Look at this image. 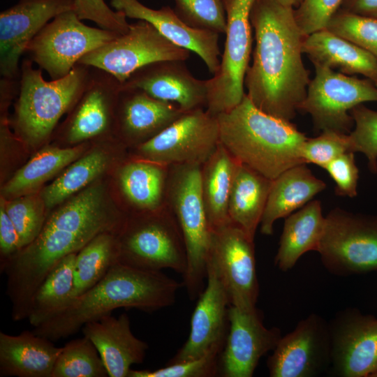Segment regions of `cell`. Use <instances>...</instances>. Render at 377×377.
I'll use <instances>...</instances> for the list:
<instances>
[{"label":"cell","mask_w":377,"mask_h":377,"mask_svg":"<svg viewBox=\"0 0 377 377\" xmlns=\"http://www.w3.org/2000/svg\"><path fill=\"white\" fill-rule=\"evenodd\" d=\"M325 224V216H323L319 200H311L286 217L274 265L286 272L305 253L317 251Z\"/></svg>","instance_id":"cell-28"},{"label":"cell","mask_w":377,"mask_h":377,"mask_svg":"<svg viewBox=\"0 0 377 377\" xmlns=\"http://www.w3.org/2000/svg\"><path fill=\"white\" fill-rule=\"evenodd\" d=\"M202 165L169 166L165 199L186 246L187 267L183 278L191 300L199 297L206 286L212 232L202 195Z\"/></svg>","instance_id":"cell-4"},{"label":"cell","mask_w":377,"mask_h":377,"mask_svg":"<svg viewBox=\"0 0 377 377\" xmlns=\"http://www.w3.org/2000/svg\"><path fill=\"white\" fill-rule=\"evenodd\" d=\"M350 114L354 127L348 133L353 152H361L368 161V168L377 173V111L363 103L354 107Z\"/></svg>","instance_id":"cell-38"},{"label":"cell","mask_w":377,"mask_h":377,"mask_svg":"<svg viewBox=\"0 0 377 377\" xmlns=\"http://www.w3.org/2000/svg\"><path fill=\"white\" fill-rule=\"evenodd\" d=\"M117 263V239L110 232L94 237L76 253L70 300L94 287Z\"/></svg>","instance_id":"cell-32"},{"label":"cell","mask_w":377,"mask_h":377,"mask_svg":"<svg viewBox=\"0 0 377 377\" xmlns=\"http://www.w3.org/2000/svg\"><path fill=\"white\" fill-rule=\"evenodd\" d=\"M121 86L141 89L156 99L175 104L184 112L206 109L207 105L208 80L195 77L184 61L149 64L133 73Z\"/></svg>","instance_id":"cell-19"},{"label":"cell","mask_w":377,"mask_h":377,"mask_svg":"<svg viewBox=\"0 0 377 377\" xmlns=\"http://www.w3.org/2000/svg\"><path fill=\"white\" fill-rule=\"evenodd\" d=\"M110 4L126 17L149 22L168 40L198 54L210 73L218 71L221 62L219 34L188 26L169 6L153 9L138 0H111Z\"/></svg>","instance_id":"cell-20"},{"label":"cell","mask_w":377,"mask_h":377,"mask_svg":"<svg viewBox=\"0 0 377 377\" xmlns=\"http://www.w3.org/2000/svg\"><path fill=\"white\" fill-rule=\"evenodd\" d=\"M74 11L79 18L94 22L99 28L119 35L129 29L126 16L121 11H114L104 0H75Z\"/></svg>","instance_id":"cell-43"},{"label":"cell","mask_w":377,"mask_h":377,"mask_svg":"<svg viewBox=\"0 0 377 377\" xmlns=\"http://www.w3.org/2000/svg\"><path fill=\"white\" fill-rule=\"evenodd\" d=\"M272 180L251 168L237 163L230 189V222L254 240L267 204Z\"/></svg>","instance_id":"cell-27"},{"label":"cell","mask_w":377,"mask_h":377,"mask_svg":"<svg viewBox=\"0 0 377 377\" xmlns=\"http://www.w3.org/2000/svg\"><path fill=\"white\" fill-rule=\"evenodd\" d=\"M32 331L0 332V376L51 377L61 347Z\"/></svg>","instance_id":"cell-24"},{"label":"cell","mask_w":377,"mask_h":377,"mask_svg":"<svg viewBox=\"0 0 377 377\" xmlns=\"http://www.w3.org/2000/svg\"><path fill=\"white\" fill-rule=\"evenodd\" d=\"M336 184L335 193L350 198L357 195L359 169L354 152L348 151L338 156L324 168Z\"/></svg>","instance_id":"cell-44"},{"label":"cell","mask_w":377,"mask_h":377,"mask_svg":"<svg viewBox=\"0 0 377 377\" xmlns=\"http://www.w3.org/2000/svg\"><path fill=\"white\" fill-rule=\"evenodd\" d=\"M119 34L82 22L73 10L46 24L29 43L26 52L52 80L67 75L81 58Z\"/></svg>","instance_id":"cell-10"},{"label":"cell","mask_w":377,"mask_h":377,"mask_svg":"<svg viewBox=\"0 0 377 377\" xmlns=\"http://www.w3.org/2000/svg\"><path fill=\"white\" fill-rule=\"evenodd\" d=\"M108 163L106 155L94 151L71 165L43 193L45 205L51 208L97 177Z\"/></svg>","instance_id":"cell-34"},{"label":"cell","mask_w":377,"mask_h":377,"mask_svg":"<svg viewBox=\"0 0 377 377\" xmlns=\"http://www.w3.org/2000/svg\"><path fill=\"white\" fill-rule=\"evenodd\" d=\"M326 187L302 163L288 168L272 180L267 204L260 221V232L271 235L274 222L302 208Z\"/></svg>","instance_id":"cell-25"},{"label":"cell","mask_w":377,"mask_h":377,"mask_svg":"<svg viewBox=\"0 0 377 377\" xmlns=\"http://www.w3.org/2000/svg\"><path fill=\"white\" fill-rule=\"evenodd\" d=\"M20 237L21 249L32 242L39 235L43 225L42 207L32 198H24L5 205Z\"/></svg>","instance_id":"cell-40"},{"label":"cell","mask_w":377,"mask_h":377,"mask_svg":"<svg viewBox=\"0 0 377 377\" xmlns=\"http://www.w3.org/2000/svg\"><path fill=\"white\" fill-rule=\"evenodd\" d=\"M250 20L256 45L245 75L246 94L261 111L290 121L311 80L294 9L274 0H255Z\"/></svg>","instance_id":"cell-1"},{"label":"cell","mask_w":377,"mask_h":377,"mask_svg":"<svg viewBox=\"0 0 377 377\" xmlns=\"http://www.w3.org/2000/svg\"><path fill=\"white\" fill-rule=\"evenodd\" d=\"M21 249L18 232L9 216L5 205L0 208V251L1 265L15 255Z\"/></svg>","instance_id":"cell-45"},{"label":"cell","mask_w":377,"mask_h":377,"mask_svg":"<svg viewBox=\"0 0 377 377\" xmlns=\"http://www.w3.org/2000/svg\"><path fill=\"white\" fill-rule=\"evenodd\" d=\"M76 253L62 258L47 273L35 291L27 318L34 327L54 317L68 305L73 287Z\"/></svg>","instance_id":"cell-31"},{"label":"cell","mask_w":377,"mask_h":377,"mask_svg":"<svg viewBox=\"0 0 377 377\" xmlns=\"http://www.w3.org/2000/svg\"><path fill=\"white\" fill-rule=\"evenodd\" d=\"M317 251L325 267L335 275L377 271V216L331 210Z\"/></svg>","instance_id":"cell-7"},{"label":"cell","mask_w":377,"mask_h":377,"mask_svg":"<svg viewBox=\"0 0 377 377\" xmlns=\"http://www.w3.org/2000/svg\"><path fill=\"white\" fill-rule=\"evenodd\" d=\"M174 10L188 26L220 34L226 31L223 0H174Z\"/></svg>","instance_id":"cell-37"},{"label":"cell","mask_w":377,"mask_h":377,"mask_svg":"<svg viewBox=\"0 0 377 377\" xmlns=\"http://www.w3.org/2000/svg\"><path fill=\"white\" fill-rule=\"evenodd\" d=\"M303 54L310 61L348 75L360 74L377 86V60L369 52L327 29L304 37Z\"/></svg>","instance_id":"cell-26"},{"label":"cell","mask_w":377,"mask_h":377,"mask_svg":"<svg viewBox=\"0 0 377 377\" xmlns=\"http://www.w3.org/2000/svg\"><path fill=\"white\" fill-rule=\"evenodd\" d=\"M190 51L165 38L149 22L138 20L128 31L84 55L77 64L103 70L121 84L149 64L165 60L186 61Z\"/></svg>","instance_id":"cell-11"},{"label":"cell","mask_w":377,"mask_h":377,"mask_svg":"<svg viewBox=\"0 0 377 377\" xmlns=\"http://www.w3.org/2000/svg\"><path fill=\"white\" fill-rule=\"evenodd\" d=\"M80 154L77 148L47 147L40 151L7 182L3 193L13 196L31 191L76 159Z\"/></svg>","instance_id":"cell-33"},{"label":"cell","mask_w":377,"mask_h":377,"mask_svg":"<svg viewBox=\"0 0 377 377\" xmlns=\"http://www.w3.org/2000/svg\"><path fill=\"white\" fill-rule=\"evenodd\" d=\"M343 0H302L294 10L296 22L306 37L325 29L332 17L339 10Z\"/></svg>","instance_id":"cell-42"},{"label":"cell","mask_w":377,"mask_h":377,"mask_svg":"<svg viewBox=\"0 0 377 377\" xmlns=\"http://www.w3.org/2000/svg\"><path fill=\"white\" fill-rule=\"evenodd\" d=\"M121 83L112 75L91 67L84 88L73 105L66 139L79 142L100 135L110 127Z\"/></svg>","instance_id":"cell-21"},{"label":"cell","mask_w":377,"mask_h":377,"mask_svg":"<svg viewBox=\"0 0 377 377\" xmlns=\"http://www.w3.org/2000/svg\"><path fill=\"white\" fill-rule=\"evenodd\" d=\"M82 331L96 348L110 377H128L131 366L144 361L148 345L133 334L126 313L105 315L84 324Z\"/></svg>","instance_id":"cell-22"},{"label":"cell","mask_w":377,"mask_h":377,"mask_svg":"<svg viewBox=\"0 0 377 377\" xmlns=\"http://www.w3.org/2000/svg\"><path fill=\"white\" fill-rule=\"evenodd\" d=\"M169 166L145 159L123 165L119 172L121 191L136 209L151 212L166 207Z\"/></svg>","instance_id":"cell-29"},{"label":"cell","mask_w":377,"mask_h":377,"mask_svg":"<svg viewBox=\"0 0 377 377\" xmlns=\"http://www.w3.org/2000/svg\"><path fill=\"white\" fill-rule=\"evenodd\" d=\"M329 326L328 374L340 377L373 376L377 371V318L349 308L339 312Z\"/></svg>","instance_id":"cell-15"},{"label":"cell","mask_w":377,"mask_h":377,"mask_svg":"<svg viewBox=\"0 0 377 377\" xmlns=\"http://www.w3.org/2000/svg\"><path fill=\"white\" fill-rule=\"evenodd\" d=\"M108 373L93 343L86 337L61 347L51 377H106Z\"/></svg>","instance_id":"cell-35"},{"label":"cell","mask_w":377,"mask_h":377,"mask_svg":"<svg viewBox=\"0 0 377 377\" xmlns=\"http://www.w3.org/2000/svg\"><path fill=\"white\" fill-rule=\"evenodd\" d=\"M237 163L219 142L214 151L202 165V195L212 230L231 223L228 215V202Z\"/></svg>","instance_id":"cell-30"},{"label":"cell","mask_w":377,"mask_h":377,"mask_svg":"<svg viewBox=\"0 0 377 377\" xmlns=\"http://www.w3.org/2000/svg\"><path fill=\"white\" fill-rule=\"evenodd\" d=\"M219 355L212 353L191 360L168 363L154 371L131 369L128 377H213L219 376Z\"/></svg>","instance_id":"cell-41"},{"label":"cell","mask_w":377,"mask_h":377,"mask_svg":"<svg viewBox=\"0 0 377 377\" xmlns=\"http://www.w3.org/2000/svg\"><path fill=\"white\" fill-rule=\"evenodd\" d=\"M348 151H352L348 134L325 130L316 138H306L302 146V158L306 164L313 163L325 168Z\"/></svg>","instance_id":"cell-39"},{"label":"cell","mask_w":377,"mask_h":377,"mask_svg":"<svg viewBox=\"0 0 377 377\" xmlns=\"http://www.w3.org/2000/svg\"><path fill=\"white\" fill-rule=\"evenodd\" d=\"M255 0H223L226 14V42L218 71L208 80L206 110L212 115L228 112L242 101L252 49L250 14Z\"/></svg>","instance_id":"cell-8"},{"label":"cell","mask_w":377,"mask_h":377,"mask_svg":"<svg viewBox=\"0 0 377 377\" xmlns=\"http://www.w3.org/2000/svg\"><path fill=\"white\" fill-rule=\"evenodd\" d=\"M256 307L242 310L230 305L229 328L219 355V376L251 377L260 359L273 350L281 339L277 327L267 328Z\"/></svg>","instance_id":"cell-16"},{"label":"cell","mask_w":377,"mask_h":377,"mask_svg":"<svg viewBox=\"0 0 377 377\" xmlns=\"http://www.w3.org/2000/svg\"><path fill=\"white\" fill-rule=\"evenodd\" d=\"M219 142L217 117L198 109L185 112L137 149L140 158L168 166L202 164Z\"/></svg>","instance_id":"cell-12"},{"label":"cell","mask_w":377,"mask_h":377,"mask_svg":"<svg viewBox=\"0 0 377 377\" xmlns=\"http://www.w3.org/2000/svg\"><path fill=\"white\" fill-rule=\"evenodd\" d=\"M75 0H19L0 13V73L17 80L20 58L29 43L59 14L73 10Z\"/></svg>","instance_id":"cell-17"},{"label":"cell","mask_w":377,"mask_h":377,"mask_svg":"<svg viewBox=\"0 0 377 377\" xmlns=\"http://www.w3.org/2000/svg\"><path fill=\"white\" fill-rule=\"evenodd\" d=\"M217 119L220 142L238 162L268 179L304 163L305 134L290 121L259 110L246 94L238 105Z\"/></svg>","instance_id":"cell-3"},{"label":"cell","mask_w":377,"mask_h":377,"mask_svg":"<svg viewBox=\"0 0 377 377\" xmlns=\"http://www.w3.org/2000/svg\"><path fill=\"white\" fill-rule=\"evenodd\" d=\"M145 214L131 221L117 239L118 263L149 271L171 269L183 276L186 251L174 216L167 207Z\"/></svg>","instance_id":"cell-6"},{"label":"cell","mask_w":377,"mask_h":377,"mask_svg":"<svg viewBox=\"0 0 377 377\" xmlns=\"http://www.w3.org/2000/svg\"><path fill=\"white\" fill-rule=\"evenodd\" d=\"M343 10L377 20V0H343Z\"/></svg>","instance_id":"cell-46"},{"label":"cell","mask_w":377,"mask_h":377,"mask_svg":"<svg viewBox=\"0 0 377 377\" xmlns=\"http://www.w3.org/2000/svg\"><path fill=\"white\" fill-rule=\"evenodd\" d=\"M230 305L224 286L208 261L206 286L192 314L188 337L168 363L220 355L228 332Z\"/></svg>","instance_id":"cell-18"},{"label":"cell","mask_w":377,"mask_h":377,"mask_svg":"<svg viewBox=\"0 0 377 377\" xmlns=\"http://www.w3.org/2000/svg\"><path fill=\"white\" fill-rule=\"evenodd\" d=\"M90 66L77 64L66 76L47 81L31 59L20 66L15 126L31 144L47 139L61 117L72 109L87 81Z\"/></svg>","instance_id":"cell-5"},{"label":"cell","mask_w":377,"mask_h":377,"mask_svg":"<svg viewBox=\"0 0 377 377\" xmlns=\"http://www.w3.org/2000/svg\"><path fill=\"white\" fill-rule=\"evenodd\" d=\"M326 29L369 52L377 60L376 19L339 10Z\"/></svg>","instance_id":"cell-36"},{"label":"cell","mask_w":377,"mask_h":377,"mask_svg":"<svg viewBox=\"0 0 377 377\" xmlns=\"http://www.w3.org/2000/svg\"><path fill=\"white\" fill-rule=\"evenodd\" d=\"M117 110L119 130L137 146L160 133L186 112L175 104L156 99L141 89L122 86Z\"/></svg>","instance_id":"cell-23"},{"label":"cell","mask_w":377,"mask_h":377,"mask_svg":"<svg viewBox=\"0 0 377 377\" xmlns=\"http://www.w3.org/2000/svg\"><path fill=\"white\" fill-rule=\"evenodd\" d=\"M181 285L161 271L140 269L118 263L97 284L71 299L60 313L34 327L33 332L56 341L117 309L153 311L165 308L175 302Z\"/></svg>","instance_id":"cell-2"},{"label":"cell","mask_w":377,"mask_h":377,"mask_svg":"<svg viewBox=\"0 0 377 377\" xmlns=\"http://www.w3.org/2000/svg\"><path fill=\"white\" fill-rule=\"evenodd\" d=\"M331 337L329 323L311 313L281 337L267 360L271 377H313L329 371Z\"/></svg>","instance_id":"cell-14"},{"label":"cell","mask_w":377,"mask_h":377,"mask_svg":"<svg viewBox=\"0 0 377 377\" xmlns=\"http://www.w3.org/2000/svg\"><path fill=\"white\" fill-rule=\"evenodd\" d=\"M306 95L298 106L311 115L316 131L348 134L354 127L350 111L365 102H377V86L369 79L348 75L318 64Z\"/></svg>","instance_id":"cell-9"},{"label":"cell","mask_w":377,"mask_h":377,"mask_svg":"<svg viewBox=\"0 0 377 377\" xmlns=\"http://www.w3.org/2000/svg\"><path fill=\"white\" fill-rule=\"evenodd\" d=\"M254 240L232 223L213 230L208 261L214 267L230 305L256 307L259 294Z\"/></svg>","instance_id":"cell-13"},{"label":"cell","mask_w":377,"mask_h":377,"mask_svg":"<svg viewBox=\"0 0 377 377\" xmlns=\"http://www.w3.org/2000/svg\"><path fill=\"white\" fill-rule=\"evenodd\" d=\"M275 1L278 2L279 3L288 6L293 8L295 6H299L302 0H274Z\"/></svg>","instance_id":"cell-47"}]
</instances>
